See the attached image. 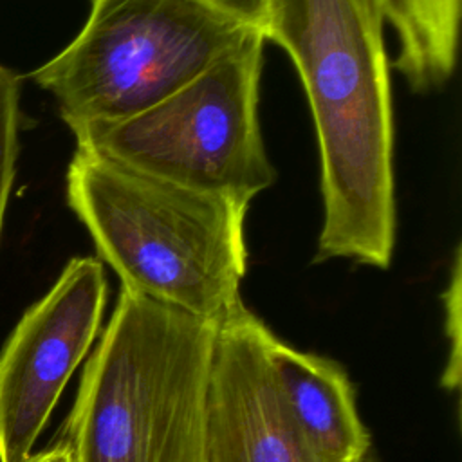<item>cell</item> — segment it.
<instances>
[{
  "label": "cell",
  "mask_w": 462,
  "mask_h": 462,
  "mask_svg": "<svg viewBox=\"0 0 462 462\" xmlns=\"http://www.w3.org/2000/svg\"><path fill=\"white\" fill-rule=\"evenodd\" d=\"M103 263L72 258L0 352V462H25L70 375L101 330Z\"/></svg>",
  "instance_id": "cell-6"
},
{
  "label": "cell",
  "mask_w": 462,
  "mask_h": 462,
  "mask_svg": "<svg viewBox=\"0 0 462 462\" xmlns=\"http://www.w3.org/2000/svg\"><path fill=\"white\" fill-rule=\"evenodd\" d=\"M383 20L397 36L393 67L410 88L444 85L457 63L460 0H377Z\"/></svg>",
  "instance_id": "cell-9"
},
{
  "label": "cell",
  "mask_w": 462,
  "mask_h": 462,
  "mask_svg": "<svg viewBox=\"0 0 462 462\" xmlns=\"http://www.w3.org/2000/svg\"><path fill=\"white\" fill-rule=\"evenodd\" d=\"M446 307V336L449 339V354L446 370L442 372V386L449 392L460 386V256H455L451 282L444 292Z\"/></svg>",
  "instance_id": "cell-11"
},
{
  "label": "cell",
  "mask_w": 462,
  "mask_h": 462,
  "mask_svg": "<svg viewBox=\"0 0 462 462\" xmlns=\"http://www.w3.org/2000/svg\"><path fill=\"white\" fill-rule=\"evenodd\" d=\"M271 330L244 305L217 323L204 411V462H314L273 377Z\"/></svg>",
  "instance_id": "cell-7"
},
{
  "label": "cell",
  "mask_w": 462,
  "mask_h": 462,
  "mask_svg": "<svg viewBox=\"0 0 462 462\" xmlns=\"http://www.w3.org/2000/svg\"><path fill=\"white\" fill-rule=\"evenodd\" d=\"M267 356L280 397L314 462H375L354 386L337 363L300 352L273 332Z\"/></svg>",
  "instance_id": "cell-8"
},
{
  "label": "cell",
  "mask_w": 462,
  "mask_h": 462,
  "mask_svg": "<svg viewBox=\"0 0 462 462\" xmlns=\"http://www.w3.org/2000/svg\"><path fill=\"white\" fill-rule=\"evenodd\" d=\"M263 42L254 29L148 110L117 123L72 130L78 148L249 204L276 179L258 121Z\"/></svg>",
  "instance_id": "cell-5"
},
{
  "label": "cell",
  "mask_w": 462,
  "mask_h": 462,
  "mask_svg": "<svg viewBox=\"0 0 462 462\" xmlns=\"http://www.w3.org/2000/svg\"><path fill=\"white\" fill-rule=\"evenodd\" d=\"M20 123V78L0 65V236L14 180Z\"/></svg>",
  "instance_id": "cell-10"
},
{
  "label": "cell",
  "mask_w": 462,
  "mask_h": 462,
  "mask_svg": "<svg viewBox=\"0 0 462 462\" xmlns=\"http://www.w3.org/2000/svg\"><path fill=\"white\" fill-rule=\"evenodd\" d=\"M25 462H70L69 451L61 440L51 444L49 448L32 453Z\"/></svg>",
  "instance_id": "cell-13"
},
{
  "label": "cell",
  "mask_w": 462,
  "mask_h": 462,
  "mask_svg": "<svg viewBox=\"0 0 462 462\" xmlns=\"http://www.w3.org/2000/svg\"><path fill=\"white\" fill-rule=\"evenodd\" d=\"M204 2L240 20L245 25L262 29L267 0H204Z\"/></svg>",
  "instance_id": "cell-12"
},
{
  "label": "cell",
  "mask_w": 462,
  "mask_h": 462,
  "mask_svg": "<svg viewBox=\"0 0 462 462\" xmlns=\"http://www.w3.org/2000/svg\"><path fill=\"white\" fill-rule=\"evenodd\" d=\"M67 202L121 287L220 323L240 307L249 204L191 189L85 148Z\"/></svg>",
  "instance_id": "cell-2"
},
{
  "label": "cell",
  "mask_w": 462,
  "mask_h": 462,
  "mask_svg": "<svg viewBox=\"0 0 462 462\" xmlns=\"http://www.w3.org/2000/svg\"><path fill=\"white\" fill-rule=\"evenodd\" d=\"M215 330L121 287L60 437L70 462H204Z\"/></svg>",
  "instance_id": "cell-3"
},
{
  "label": "cell",
  "mask_w": 462,
  "mask_h": 462,
  "mask_svg": "<svg viewBox=\"0 0 462 462\" xmlns=\"http://www.w3.org/2000/svg\"><path fill=\"white\" fill-rule=\"evenodd\" d=\"M254 29L204 0H92L83 29L31 78L70 130L117 123L177 92Z\"/></svg>",
  "instance_id": "cell-4"
},
{
  "label": "cell",
  "mask_w": 462,
  "mask_h": 462,
  "mask_svg": "<svg viewBox=\"0 0 462 462\" xmlns=\"http://www.w3.org/2000/svg\"><path fill=\"white\" fill-rule=\"evenodd\" d=\"M383 23L377 0L265 4L260 31L292 60L318 139L323 226L314 262H392L393 108Z\"/></svg>",
  "instance_id": "cell-1"
}]
</instances>
